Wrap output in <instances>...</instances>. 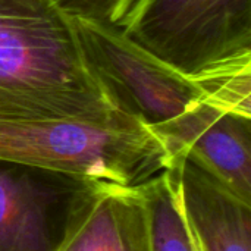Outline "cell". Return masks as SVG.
Returning a JSON list of instances; mask_svg holds the SVG:
<instances>
[{
	"label": "cell",
	"mask_w": 251,
	"mask_h": 251,
	"mask_svg": "<svg viewBox=\"0 0 251 251\" xmlns=\"http://www.w3.org/2000/svg\"><path fill=\"white\" fill-rule=\"evenodd\" d=\"M90 182L0 160V251H59L72 204Z\"/></svg>",
	"instance_id": "5b68a950"
},
{
	"label": "cell",
	"mask_w": 251,
	"mask_h": 251,
	"mask_svg": "<svg viewBox=\"0 0 251 251\" xmlns=\"http://www.w3.org/2000/svg\"><path fill=\"white\" fill-rule=\"evenodd\" d=\"M0 160L138 185L163 172L171 156L153 129L122 113L107 122L0 119Z\"/></svg>",
	"instance_id": "3957f363"
},
{
	"label": "cell",
	"mask_w": 251,
	"mask_h": 251,
	"mask_svg": "<svg viewBox=\"0 0 251 251\" xmlns=\"http://www.w3.org/2000/svg\"><path fill=\"white\" fill-rule=\"evenodd\" d=\"M147 215L150 251H196L172 179L166 169L140 184Z\"/></svg>",
	"instance_id": "9c48e42d"
},
{
	"label": "cell",
	"mask_w": 251,
	"mask_h": 251,
	"mask_svg": "<svg viewBox=\"0 0 251 251\" xmlns=\"http://www.w3.org/2000/svg\"><path fill=\"white\" fill-rule=\"evenodd\" d=\"M153 131L171 159H187L251 204V115L204 101Z\"/></svg>",
	"instance_id": "8992f818"
},
{
	"label": "cell",
	"mask_w": 251,
	"mask_h": 251,
	"mask_svg": "<svg viewBox=\"0 0 251 251\" xmlns=\"http://www.w3.org/2000/svg\"><path fill=\"white\" fill-rule=\"evenodd\" d=\"M121 28L213 103L251 113V0H135Z\"/></svg>",
	"instance_id": "7a4b0ae2"
},
{
	"label": "cell",
	"mask_w": 251,
	"mask_h": 251,
	"mask_svg": "<svg viewBox=\"0 0 251 251\" xmlns=\"http://www.w3.org/2000/svg\"><path fill=\"white\" fill-rule=\"evenodd\" d=\"M87 63L110 101L154 129L204 101V84L190 79L132 41L122 28L75 21Z\"/></svg>",
	"instance_id": "277c9868"
},
{
	"label": "cell",
	"mask_w": 251,
	"mask_h": 251,
	"mask_svg": "<svg viewBox=\"0 0 251 251\" xmlns=\"http://www.w3.org/2000/svg\"><path fill=\"white\" fill-rule=\"evenodd\" d=\"M184 218H185V216H184ZM190 231H191V229H190ZM191 235H193V234H191ZM193 241H194V250H196V251H200V247H199V244L196 243V240H194V237H193Z\"/></svg>",
	"instance_id": "8fae6325"
},
{
	"label": "cell",
	"mask_w": 251,
	"mask_h": 251,
	"mask_svg": "<svg viewBox=\"0 0 251 251\" xmlns=\"http://www.w3.org/2000/svg\"><path fill=\"white\" fill-rule=\"evenodd\" d=\"M59 251H150L140 184L90 182L72 204Z\"/></svg>",
	"instance_id": "52a82bcc"
},
{
	"label": "cell",
	"mask_w": 251,
	"mask_h": 251,
	"mask_svg": "<svg viewBox=\"0 0 251 251\" xmlns=\"http://www.w3.org/2000/svg\"><path fill=\"white\" fill-rule=\"evenodd\" d=\"M72 21L122 26L135 0H51Z\"/></svg>",
	"instance_id": "30bf717a"
},
{
	"label": "cell",
	"mask_w": 251,
	"mask_h": 251,
	"mask_svg": "<svg viewBox=\"0 0 251 251\" xmlns=\"http://www.w3.org/2000/svg\"><path fill=\"white\" fill-rule=\"evenodd\" d=\"M122 113L91 72L75 21L51 0H0V119Z\"/></svg>",
	"instance_id": "6da1fadb"
},
{
	"label": "cell",
	"mask_w": 251,
	"mask_h": 251,
	"mask_svg": "<svg viewBox=\"0 0 251 251\" xmlns=\"http://www.w3.org/2000/svg\"><path fill=\"white\" fill-rule=\"evenodd\" d=\"M166 172L200 251H251V204L184 157Z\"/></svg>",
	"instance_id": "ba28073f"
}]
</instances>
